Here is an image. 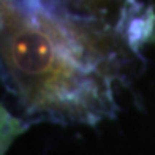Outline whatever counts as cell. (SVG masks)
Wrapping results in <instances>:
<instances>
[{
    "mask_svg": "<svg viewBox=\"0 0 155 155\" xmlns=\"http://www.w3.org/2000/svg\"><path fill=\"white\" fill-rule=\"evenodd\" d=\"M55 2L68 6V8H71L73 11L108 21L104 18L106 13L120 8V5H127L128 0H55Z\"/></svg>",
    "mask_w": 155,
    "mask_h": 155,
    "instance_id": "7a4b0ae2",
    "label": "cell"
},
{
    "mask_svg": "<svg viewBox=\"0 0 155 155\" xmlns=\"http://www.w3.org/2000/svg\"><path fill=\"white\" fill-rule=\"evenodd\" d=\"M131 60L119 24L55 0H2V76L27 120L97 124L114 116Z\"/></svg>",
    "mask_w": 155,
    "mask_h": 155,
    "instance_id": "6da1fadb",
    "label": "cell"
}]
</instances>
